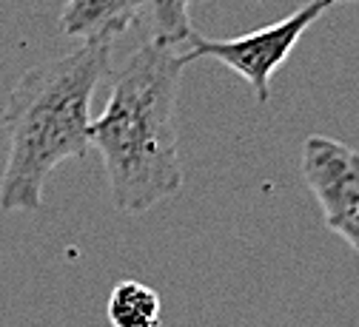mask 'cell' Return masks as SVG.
<instances>
[{
  "label": "cell",
  "mask_w": 359,
  "mask_h": 327,
  "mask_svg": "<svg viewBox=\"0 0 359 327\" xmlns=\"http://www.w3.org/2000/svg\"><path fill=\"white\" fill-rule=\"evenodd\" d=\"M143 9L151 18L157 40L177 46L191 37V20H189V4L186 0H143Z\"/></svg>",
  "instance_id": "obj_7"
},
{
  "label": "cell",
  "mask_w": 359,
  "mask_h": 327,
  "mask_svg": "<svg viewBox=\"0 0 359 327\" xmlns=\"http://www.w3.org/2000/svg\"><path fill=\"white\" fill-rule=\"evenodd\" d=\"M334 4H339V0H311V4L299 6L297 12H291L288 18L271 26H262L257 32H248L243 37H229V40H214L191 32V37L186 40L189 49L180 55V60H183V66L194 60H217L222 66L234 69L251 85L257 103L265 106L271 100L274 71L288 60V55L294 52L299 37L311 29V23H317Z\"/></svg>",
  "instance_id": "obj_3"
},
{
  "label": "cell",
  "mask_w": 359,
  "mask_h": 327,
  "mask_svg": "<svg viewBox=\"0 0 359 327\" xmlns=\"http://www.w3.org/2000/svg\"><path fill=\"white\" fill-rule=\"evenodd\" d=\"M114 37H88L69 55L32 66L9 91L4 128L9 154L0 176V211L43 208L49 174L92 146V100L109 71Z\"/></svg>",
  "instance_id": "obj_1"
},
{
  "label": "cell",
  "mask_w": 359,
  "mask_h": 327,
  "mask_svg": "<svg viewBox=\"0 0 359 327\" xmlns=\"http://www.w3.org/2000/svg\"><path fill=\"white\" fill-rule=\"evenodd\" d=\"M183 69L174 46L151 37L111 77L106 109L92 120V146L123 214H146L183 188L174 123Z\"/></svg>",
  "instance_id": "obj_2"
},
{
  "label": "cell",
  "mask_w": 359,
  "mask_h": 327,
  "mask_svg": "<svg viewBox=\"0 0 359 327\" xmlns=\"http://www.w3.org/2000/svg\"><path fill=\"white\" fill-rule=\"evenodd\" d=\"M302 179L317 197L328 230L359 253V151L325 134L302 143Z\"/></svg>",
  "instance_id": "obj_4"
},
{
  "label": "cell",
  "mask_w": 359,
  "mask_h": 327,
  "mask_svg": "<svg viewBox=\"0 0 359 327\" xmlns=\"http://www.w3.org/2000/svg\"><path fill=\"white\" fill-rule=\"evenodd\" d=\"M186 4L191 6V4H205V0H186ZM257 4H268V0H257Z\"/></svg>",
  "instance_id": "obj_8"
},
{
  "label": "cell",
  "mask_w": 359,
  "mask_h": 327,
  "mask_svg": "<svg viewBox=\"0 0 359 327\" xmlns=\"http://www.w3.org/2000/svg\"><path fill=\"white\" fill-rule=\"evenodd\" d=\"M143 12V0H66L60 15V32L66 37H120L137 15Z\"/></svg>",
  "instance_id": "obj_5"
},
{
  "label": "cell",
  "mask_w": 359,
  "mask_h": 327,
  "mask_svg": "<svg viewBox=\"0 0 359 327\" xmlns=\"http://www.w3.org/2000/svg\"><path fill=\"white\" fill-rule=\"evenodd\" d=\"M106 316L111 327H157L163 305L154 288L137 282V279H123L111 288Z\"/></svg>",
  "instance_id": "obj_6"
}]
</instances>
